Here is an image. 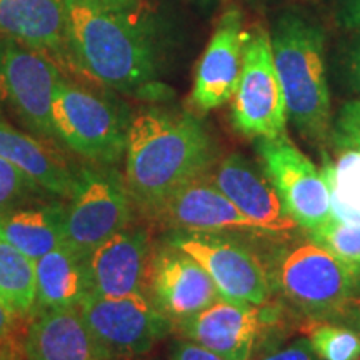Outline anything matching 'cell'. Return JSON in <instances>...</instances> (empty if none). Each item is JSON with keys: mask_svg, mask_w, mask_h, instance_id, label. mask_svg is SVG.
<instances>
[{"mask_svg": "<svg viewBox=\"0 0 360 360\" xmlns=\"http://www.w3.org/2000/svg\"><path fill=\"white\" fill-rule=\"evenodd\" d=\"M70 65L114 92L165 102L160 82L159 30L141 7H117L105 0H62Z\"/></svg>", "mask_w": 360, "mask_h": 360, "instance_id": "1", "label": "cell"}, {"mask_svg": "<svg viewBox=\"0 0 360 360\" xmlns=\"http://www.w3.org/2000/svg\"><path fill=\"white\" fill-rule=\"evenodd\" d=\"M217 143L199 114L162 102L132 112L124 154V177L139 214L154 220L174 193L209 177Z\"/></svg>", "mask_w": 360, "mask_h": 360, "instance_id": "2", "label": "cell"}, {"mask_svg": "<svg viewBox=\"0 0 360 360\" xmlns=\"http://www.w3.org/2000/svg\"><path fill=\"white\" fill-rule=\"evenodd\" d=\"M270 44L289 122L300 137L326 150L334 117L322 27L300 13L287 12L270 30Z\"/></svg>", "mask_w": 360, "mask_h": 360, "instance_id": "3", "label": "cell"}, {"mask_svg": "<svg viewBox=\"0 0 360 360\" xmlns=\"http://www.w3.org/2000/svg\"><path fill=\"white\" fill-rule=\"evenodd\" d=\"M132 112L112 94L90 90L64 75L53 90L52 124L58 146L89 164L124 160Z\"/></svg>", "mask_w": 360, "mask_h": 360, "instance_id": "4", "label": "cell"}, {"mask_svg": "<svg viewBox=\"0 0 360 360\" xmlns=\"http://www.w3.org/2000/svg\"><path fill=\"white\" fill-rule=\"evenodd\" d=\"M267 269L274 289L312 322H335L355 294L347 265L307 236L276 247Z\"/></svg>", "mask_w": 360, "mask_h": 360, "instance_id": "5", "label": "cell"}, {"mask_svg": "<svg viewBox=\"0 0 360 360\" xmlns=\"http://www.w3.org/2000/svg\"><path fill=\"white\" fill-rule=\"evenodd\" d=\"M135 207L117 165H77L65 200L64 244L87 259L107 238L134 222Z\"/></svg>", "mask_w": 360, "mask_h": 360, "instance_id": "6", "label": "cell"}, {"mask_svg": "<svg viewBox=\"0 0 360 360\" xmlns=\"http://www.w3.org/2000/svg\"><path fill=\"white\" fill-rule=\"evenodd\" d=\"M164 240L197 260L222 299L265 305L272 297L267 264L247 244V238L231 233L167 231Z\"/></svg>", "mask_w": 360, "mask_h": 360, "instance_id": "7", "label": "cell"}, {"mask_svg": "<svg viewBox=\"0 0 360 360\" xmlns=\"http://www.w3.org/2000/svg\"><path fill=\"white\" fill-rule=\"evenodd\" d=\"M231 122L242 137L276 139L287 135L285 97L274 64L269 30L247 34L240 79L231 101Z\"/></svg>", "mask_w": 360, "mask_h": 360, "instance_id": "8", "label": "cell"}, {"mask_svg": "<svg viewBox=\"0 0 360 360\" xmlns=\"http://www.w3.org/2000/svg\"><path fill=\"white\" fill-rule=\"evenodd\" d=\"M62 72L45 53L0 34V90L30 135L58 146L52 124L53 90Z\"/></svg>", "mask_w": 360, "mask_h": 360, "instance_id": "9", "label": "cell"}, {"mask_svg": "<svg viewBox=\"0 0 360 360\" xmlns=\"http://www.w3.org/2000/svg\"><path fill=\"white\" fill-rule=\"evenodd\" d=\"M259 165L304 233L317 231L332 215L330 191L322 170L287 135L254 141Z\"/></svg>", "mask_w": 360, "mask_h": 360, "instance_id": "10", "label": "cell"}, {"mask_svg": "<svg viewBox=\"0 0 360 360\" xmlns=\"http://www.w3.org/2000/svg\"><path fill=\"white\" fill-rule=\"evenodd\" d=\"M77 309L98 344L115 360L142 357L174 328L146 292L127 297L90 292Z\"/></svg>", "mask_w": 360, "mask_h": 360, "instance_id": "11", "label": "cell"}, {"mask_svg": "<svg viewBox=\"0 0 360 360\" xmlns=\"http://www.w3.org/2000/svg\"><path fill=\"white\" fill-rule=\"evenodd\" d=\"M146 294L172 323L200 312L220 299L217 287L204 267L164 238L152 245Z\"/></svg>", "mask_w": 360, "mask_h": 360, "instance_id": "12", "label": "cell"}, {"mask_svg": "<svg viewBox=\"0 0 360 360\" xmlns=\"http://www.w3.org/2000/svg\"><path fill=\"white\" fill-rule=\"evenodd\" d=\"M209 179L245 215L274 240H290L300 227L292 219L278 193L259 164L242 154L217 160Z\"/></svg>", "mask_w": 360, "mask_h": 360, "instance_id": "13", "label": "cell"}, {"mask_svg": "<svg viewBox=\"0 0 360 360\" xmlns=\"http://www.w3.org/2000/svg\"><path fill=\"white\" fill-rule=\"evenodd\" d=\"M154 222L167 231L231 233L247 240H274L250 222L209 177L193 180L174 193L157 212Z\"/></svg>", "mask_w": 360, "mask_h": 360, "instance_id": "14", "label": "cell"}, {"mask_svg": "<svg viewBox=\"0 0 360 360\" xmlns=\"http://www.w3.org/2000/svg\"><path fill=\"white\" fill-rule=\"evenodd\" d=\"M245 40L244 15L237 7H229L197 64L191 92L195 114H209L232 101L244 64Z\"/></svg>", "mask_w": 360, "mask_h": 360, "instance_id": "15", "label": "cell"}, {"mask_svg": "<svg viewBox=\"0 0 360 360\" xmlns=\"http://www.w3.org/2000/svg\"><path fill=\"white\" fill-rule=\"evenodd\" d=\"M262 305L220 299L200 312L175 322L184 339L225 360H250L264 328Z\"/></svg>", "mask_w": 360, "mask_h": 360, "instance_id": "16", "label": "cell"}, {"mask_svg": "<svg viewBox=\"0 0 360 360\" xmlns=\"http://www.w3.org/2000/svg\"><path fill=\"white\" fill-rule=\"evenodd\" d=\"M152 242L148 229L134 222L107 238L87 257L92 292L127 297L146 292Z\"/></svg>", "mask_w": 360, "mask_h": 360, "instance_id": "17", "label": "cell"}, {"mask_svg": "<svg viewBox=\"0 0 360 360\" xmlns=\"http://www.w3.org/2000/svg\"><path fill=\"white\" fill-rule=\"evenodd\" d=\"M24 350L27 360H115L98 344L79 309L35 312Z\"/></svg>", "mask_w": 360, "mask_h": 360, "instance_id": "18", "label": "cell"}, {"mask_svg": "<svg viewBox=\"0 0 360 360\" xmlns=\"http://www.w3.org/2000/svg\"><path fill=\"white\" fill-rule=\"evenodd\" d=\"M0 34L70 65L62 0H0Z\"/></svg>", "mask_w": 360, "mask_h": 360, "instance_id": "19", "label": "cell"}, {"mask_svg": "<svg viewBox=\"0 0 360 360\" xmlns=\"http://www.w3.org/2000/svg\"><path fill=\"white\" fill-rule=\"evenodd\" d=\"M60 150L0 119V159L24 170L52 195L67 200L74 188L77 165H72Z\"/></svg>", "mask_w": 360, "mask_h": 360, "instance_id": "20", "label": "cell"}, {"mask_svg": "<svg viewBox=\"0 0 360 360\" xmlns=\"http://www.w3.org/2000/svg\"><path fill=\"white\" fill-rule=\"evenodd\" d=\"M65 200L52 197L0 210V238L32 260L64 244Z\"/></svg>", "mask_w": 360, "mask_h": 360, "instance_id": "21", "label": "cell"}, {"mask_svg": "<svg viewBox=\"0 0 360 360\" xmlns=\"http://www.w3.org/2000/svg\"><path fill=\"white\" fill-rule=\"evenodd\" d=\"M34 270L35 312L77 309L92 292L87 259L80 257L65 244L34 260Z\"/></svg>", "mask_w": 360, "mask_h": 360, "instance_id": "22", "label": "cell"}, {"mask_svg": "<svg viewBox=\"0 0 360 360\" xmlns=\"http://www.w3.org/2000/svg\"><path fill=\"white\" fill-rule=\"evenodd\" d=\"M0 300L17 319L35 312L34 260L0 238Z\"/></svg>", "mask_w": 360, "mask_h": 360, "instance_id": "23", "label": "cell"}, {"mask_svg": "<svg viewBox=\"0 0 360 360\" xmlns=\"http://www.w3.org/2000/svg\"><path fill=\"white\" fill-rule=\"evenodd\" d=\"M322 174L330 191L332 215L340 222L360 225V155L335 152V160L323 155Z\"/></svg>", "mask_w": 360, "mask_h": 360, "instance_id": "24", "label": "cell"}, {"mask_svg": "<svg viewBox=\"0 0 360 360\" xmlns=\"http://www.w3.org/2000/svg\"><path fill=\"white\" fill-rule=\"evenodd\" d=\"M309 342L321 360H360V335L340 322H314Z\"/></svg>", "mask_w": 360, "mask_h": 360, "instance_id": "25", "label": "cell"}, {"mask_svg": "<svg viewBox=\"0 0 360 360\" xmlns=\"http://www.w3.org/2000/svg\"><path fill=\"white\" fill-rule=\"evenodd\" d=\"M51 192H47L24 170L0 159V210L12 209L25 204H34L45 199H52Z\"/></svg>", "mask_w": 360, "mask_h": 360, "instance_id": "26", "label": "cell"}, {"mask_svg": "<svg viewBox=\"0 0 360 360\" xmlns=\"http://www.w3.org/2000/svg\"><path fill=\"white\" fill-rule=\"evenodd\" d=\"M305 236L332 252L344 264L360 260V225L345 224L332 217L326 225Z\"/></svg>", "mask_w": 360, "mask_h": 360, "instance_id": "27", "label": "cell"}, {"mask_svg": "<svg viewBox=\"0 0 360 360\" xmlns=\"http://www.w3.org/2000/svg\"><path fill=\"white\" fill-rule=\"evenodd\" d=\"M328 146L334 152H354L360 155V101L342 103L332 124Z\"/></svg>", "mask_w": 360, "mask_h": 360, "instance_id": "28", "label": "cell"}, {"mask_svg": "<svg viewBox=\"0 0 360 360\" xmlns=\"http://www.w3.org/2000/svg\"><path fill=\"white\" fill-rule=\"evenodd\" d=\"M259 360H321L314 352L309 339H297L285 347L265 354Z\"/></svg>", "mask_w": 360, "mask_h": 360, "instance_id": "29", "label": "cell"}, {"mask_svg": "<svg viewBox=\"0 0 360 360\" xmlns=\"http://www.w3.org/2000/svg\"><path fill=\"white\" fill-rule=\"evenodd\" d=\"M169 360H225L220 355L210 352L202 347V345L195 344V342L182 339L177 340L172 345L169 354Z\"/></svg>", "mask_w": 360, "mask_h": 360, "instance_id": "30", "label": "cell"}, {"mask_svg": "<svg viewBox=\"0 0 360 360\" xmlns=\"http://www.w3.org/2000/svg\"><path fill=\"white\" fill-rule=\"evenodd\" d=\"M344 67L350 87L360 94V35L349 44Z\"/></svg>", "mask_w": 360, "mask_h": 360, "instance_id": "31", "label": "cell"}, {"mask_svg": "<svg viewBox=\"0 0 360 360\" xmlns=\"http://www.w3.org/2000/svg\"><path fill=\"white\" fill-rule=\"evenodd\" d=\"M15 315L0 300V360L7 359V347L11 345L13 328H15Z\"/></svg>", "mask_w": 360, "mask_h": 360, "instance_id": "32", "label": "cell"}, {"mask_svg": "<svg viewBox=\"0 0 360 360\" xmlns=\"http://www.w3.org/2000/svg\"><path fill=\"white\" fill-rule=\"evenodd\" d=\"M335 322L349 326L360 335V294L352 295V299L349 300L345 309L342 310V314L339 315V319H337Z\"/></svg>", "mask_w": 360, "mask_h": 360, "instance_id": "33", "label": "cell"}, {"mask_svg": "<svg viewBox=\"0 0 360 360\" xmlns=\"http://www.w3.org/2000/svg\"><path fill=\"white\" fill-rule=\"evenodd\" d=\"M340 19L349 29H360V0H344Z\"/></svg>", "mask_w": 360, "mask_h": 360, "instance_id": "34", "label": "cell"}, {"mask_svg": "<svg viewBox=\"0 0 360 360\" xmlns=\"http://www.w3.org/2000/svg\"><path fill=\"white\" fill-rule=\"evenodd\" d=\"M345 265H347L350 276H352V278H354L355 294H360V260H354V262H349Z\"/></svg>", "mask_w": 360, "mask_h": 360, "instance_id": "35", "label": "cell"}, {"mask_svg": "<svg viewBox=\"0 0 360 360\" xmlns=\"http://www.w3.org/2000/svg\"><path fill=\"white\" fill-rule=\"evenodd\" d=\"M105 2L112 4V6H117V7H125V8L141 7V0H105Z\"/></svg>", "mask_w": 360, "mask_h": 360, "instance_id": "36", "label": "cell"}]
</instances>
